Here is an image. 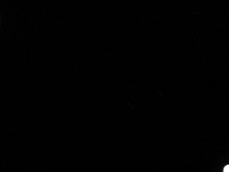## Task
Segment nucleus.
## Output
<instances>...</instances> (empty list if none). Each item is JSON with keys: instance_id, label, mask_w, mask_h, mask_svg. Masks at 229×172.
<instances>
[{"instance_id": "f257e3e1", "label": "nucleus", "mask_w": 229, "mask_h": 172, "mask_svg": "<svg viewBox=\"0 0 229 172\" xmlns=\"http://www.w3.org/2000/svg\"><path fill=\"white\" fill-rule=\"evenodd\" d=\"M224 172H229V165L225 166V168H224Z\"/></svg>"}]
</instances>
